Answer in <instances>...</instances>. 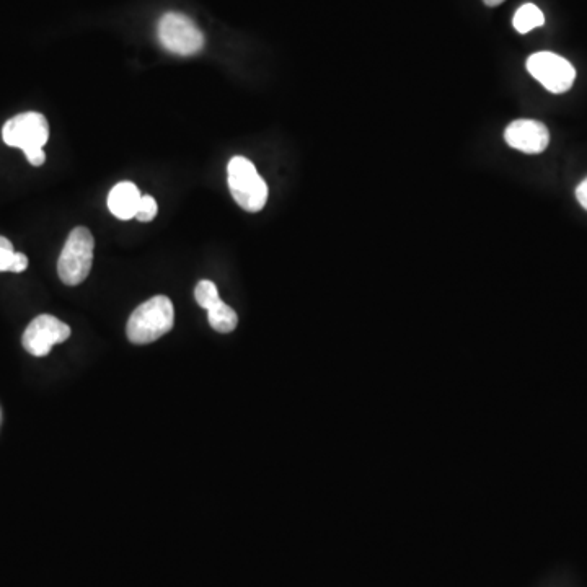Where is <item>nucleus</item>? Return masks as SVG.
Returning <instances> with one entry per match:
<instances>
[{"label": "nucleus", "instance_id": "nucleus-1", "mask_svg": "<svg viewBox=\"0 0 587 587\" xmlns=\"http://www.w3.org/2000/svg\"><path fill=\"white\" fill-rule=\"evenodd\" d=\"M2 139L10 147H18L35 167L45 164L43 147L49 139V124L45 116L35 111L22 113L7 121L2 128Z\"/></svg>", "mask_w": 587, "mask_h": 587}, {"label": "nucleus", "instance_id": "nucleus-2", "mask_svg": "<svg viewBox=\"0 0 587 587\" xmlns=\"http://www.w3.org/2000/svg\"><path fill=\"white\" fill-rule=\"evenodd\" d=\"M175 323V310L168 297L155 296L139 305L129 317L126 333L134 345H149L167 335Z\"/></svg>", "mask_w": 587, "mask_h": 587}, {"label": "nucleus", "instance_id": "nucleus-3", "mask_svg": "<svg viewBox=\"0 0 587 587\" xmlns=\"http://www.w3.org/2000/svg\"><path fill=\"white\" fill-rule=\"evenodd\" d=\"M229 190L240 208L247 212H258L268 201V185L256 172L255 165L245 157H234L227 167Z\"/></svg>", "mask_w": 587, "mask_h": 587}, {"label": "nucleus", "instance_id": "nucleus-4", "mask_svg": "<svg viewBox=\"0 0 587 587\" xmlns=\"http://www.w3.org/2000/svg\"><path fill=\"white\" fill-rule=\"evenodd\" d=\"M95 240L89 229L77 227L72 230L58 261V274L66 286L84 283L92 270Z\"/></svg>", "mask_w": 587, "mask_h": 587}, {"label": "nucleus", "instance_id": "nucleus-5", "mask_svg": "<svg viewBox=\"0 0 587 587\" xmlns=\"http://www.w3.org/2000/svg\"><path fill=\"white\" fill-rule=\"evenodd\" d=\"M157 38L168 53L185 58L198 54L206 43L203 31L196 27V23L190 17L180 12H167L162 15L157 25Z\"/></svg>", "mask_w": 587, "mask_h": 587}, {"label": "nucleus", "instance_id": "nucleus-6", "mask_svg": "<svg viewBox=\"0 0 587 587\" xmlns=\"http://www.w3.org/2000/svg\"><path fill=\"white\" fill-rule=\"evenodd\" d=\"M527 71L552 93H565L573 87L576 69L570 61L550 51L535 53L527 59Z\"/></svg>", "mask_w": 587, "mask_h": 587}, {"label": "nucleus", "instance_id": "nucleus-7", "mask_svg": "<svg viewBox=\"0 0 587 587\" xmlns=\"http://www.w3.org/2000/svg\"><path fill=\"white\" fill-rule=\"evenodd\" d=\"M71 336V328L53 315H40L28 325L23 333V348L33 356H46L51 348L64 343Z\"/></svg>", "mask_w": 587, "mask_h": 587}, {"label": "nucleus", "instance_id": "nucleus-8", "mask_svg": "<svg viewBox=\"0 0 587 587\" xmlns=\"http://www.w3.org/2000/svg\"><path fill=\"white\" fill-rule=\"evenodd\" d=\"M504 141L512 149L524 154H542L550 144V133L540 121L517 120L504 131Z\"/></svg>", "mask_w": 587, "mask_h": 587}, {"label": "nucleus", "instance_id": "nucleus-9", "mask_svg": "<svg viewBox=\"0 0 587 587\" xmlns=\"http://www.w3.org/2000/svg\"><path fill=\"white\" fill-rule=\"evenodd\" d=\"M141 191L131 181H121L108 195V209L113 216L121 221H129L136 217L141 206Z\"/></svg>", "mask_w": 587, "mask_h": 587}, {"label": "nucleus", "instance_id": "nucleus-10", "mask_svg": "<svg viewBox=\"0 0 587 587\" xmlns=\"http://www.w3.org/2000/svg\"><path fill=\"white\" fill-rule=\"evenodd\" d=\"M208 318L211 327L219 333L234 332L235 328H237V323H239L237 312L222 301L212 305L211 309L208 310Z\"/></svg>", "mask_w": 587, "mask_h": 587}, {"label": "nucleus", "instance_id": "nucleus-11", "mask_svg": "<svg viewBox=\"0 0 587 587\" xmlns=\"http://www.w3.org/2000/svg\"><path fill=\"white\" fill-rule=\"evenodd\" d=\"M543 23H545L543 12L534 4L522 5L521 9H517L514 20H512V25L521 35H526L535 28L543 27Z\"/></svg>", "mask_w": 587, "mask_h": 587}, {"label": "nucleus", "instance_id": "nucleus-12", "mask_svg": "<svg viewBox=\"0 0 587 587\" xmlns=\"http://www.w3.org/2000/svg\"><path fill=\"white\" fill-rule=\"evenodd\" d=\"M195 297L199 307H203V309L206 310L211 309L212 305H216L217 302L221 301L219 292H217L216 284L212 283V281H208V279L199 281L198 286H196L195 289Z\"/></svg>", "mask_w": 587, "mask_h": 587}, {"label": "nucleus", "instance_id": "nucleus-13", "mask_svg": "<svg viewBox=\"0 0 587 587\" xmlns=\"http://www.w3.org/2000/svg\"><path fill=\"white\" fill-rule=\"evenodd\" d=\"M15 255H17V252H15L12 242L0 235V273H4V271H12V268H14Z\"/></svg>", "mask_w": 587, "mask_h": 587}, {"label": "nucleus", "instance_id": "nucleus-14", "mask_svg": "<svg viewBox=\"0 0 587 587\" xmlns=\"http://www.w3.org/2000/svg\"><path fill=\"white\" fill-rule=\"evenodd\" d=\"M159 208H157V201L152 196L144 195L141 199V206L137 211L136 219L141 222H151L157 216Z\"/></svg>", "mask_w": 587, "mask_h": 587}, {"label": "nucleus", "instance_id": "nucleus-15", "mask_svg": "<svg viewBox=\"0 0 587 587\" xmlns=\"http://www.w3.org/2000/svg\"><path fill=\"white\" fill-rule=\"evenodd\" d=\"M576 199H578V203L587 211V178L581 181V185L576 188Z\"/></svg>", "mask_w": 587, "mask_h": 587}, {"label": "nucleus", "instance_id": "nucleus-16", "mask_svg": "<svg viewBox=\"0 0 587 587\" xmlns=\"http://www.w3.org/2000/svg\"><path fill=\"white\" fill-rule=\"evenodd\" d=\"M488 7H496V5L503 4L504 0H483Z\"/></svg>", "mask_w": 587, "mask_h": 587}]
</instances>
